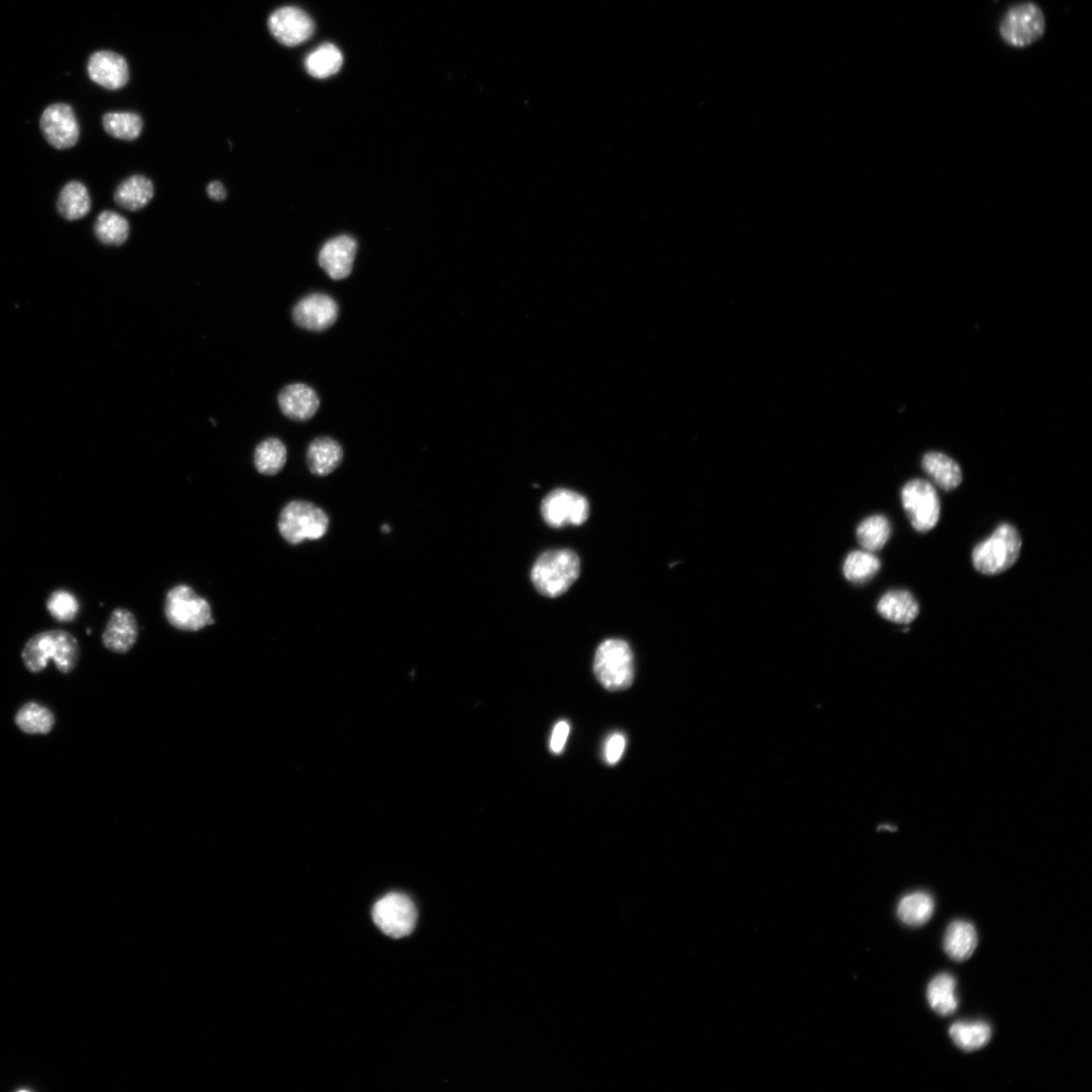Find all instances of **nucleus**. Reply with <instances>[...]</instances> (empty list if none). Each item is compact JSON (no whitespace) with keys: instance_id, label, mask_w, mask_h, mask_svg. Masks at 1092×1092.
<instances>
[{"instance_id":"nucleus-12","label":"nucleus","mask_w":1092,"mask_h":1092,"mask_svg":"<svg viewBox=\"0 0 1092 1092\" xmlns=\"http://www.w3.org/2000/svg\"><path fill=\"white\" fill-rule=\"evenodd\" d=\"M268 28L271 34L287 47H295L306 42L315 32L311 16L294 7L282 8L272 12Z\"/></svg>"},{"instance_id":"nucleus-37","label":"nucleus","mask_w":1092,"mask_h":1092,"mask_svg":"<svg viewBox=\"0 0 1092 1092\" xmlns=\"http://www.w3.org/2000/svg\"><path fill=\"white\" fill-rule=\"evenodd\" d=\"M207 193L212 199L216 200V202H221V200H224L227 196V191L220 181L211 182L207 188Z\"/></svg>"},{"instance_id":"nucleus-34","label":"nucleus","mask_w":1092,"mask_h":1092,"mask_svg":"<svg viewBox=\"0 0 1092 1092\" xmlns=\"http://www.w3.org/2000/svg\"><path fill=\"white\" fill-rule=\"evenodd\" d=\"M46 606L55 621L62 624L76 621L80 610L77 597L66 590H57L51 593Z\"/></svg>"},{"instance_id":"nucleus-6","label":"nucleus","mask_w":1092,"mask_h":1092,"mask_svg":"<svg viewBox=\"0 0 1092 1092\" xmlns=\"http://www.w3.org/2000/svg\"><path fill=\"white\" fill-rule=\"evenodd\" d=\"M278 527L287 543L298 545L324 537L330 528V517L313 503L291 501L283 508Z\"/></svg>"},{"instance_id":"nucleus-28","label":"nucleus","mask_w":1092,"mask_h":1092,"mask_svg":"<svg viewBox=\"0 0 1092 1092\" xmlns=\"http://www.w3.org/2000/svg\"><path fill=\"white\" fill-rule=\"evenodd\" d=\"M95 233L102 243L119 246L129 239L130 225L120 214L104 211L97 218Z\"/></svg>"},{"instance_id":"nucleus-16","label":"nucleus","mask_w":1092,"mask_h":1092,"mask_svg":"<svg viewBox=\"0 0 1092 1092\" xmlns=\"http://www.w3.org/2000/svg\"><path fill=\"white\" fill-rule=\"evenodd\" d=\"M356 249V241L352 237L339 236L323 246L319 263L332 280H344L351 276Z\"/></svg>"},{"instance_id":"nucleus-33","label":"nucleus","mask_w":1092,"mask_h":1092,"mask_svg":"<svg viewBox=\"0 0 1092 1092\" xmlns=\"http://www.w3.org/2000/svg\"><path fill=\"white\" fill-rule=\"evenodd\" d=\"M881 569V562L877 557L870 552H853L844 563V575L854 584H863L876 576Z\"/></svg>"},{"instance_id":"nucleus-8","label":"nucleus","mask_w":1092,"mask_h":1092,"mask_svg":"<svg viewBox=\"0 0 1092 1092\" xmlns=\"http://www.w3.org/2000/svg\"><path fill=\"white\" fill-rule=\"evenodd\" d=\"M905 514L915 530L925 534L940 520L941 504L935 488L924 480L908 482L901 490Z\"/></svg>"},{"instance_id":"nucleus-31","label":"nucleus","mask_w":1092,"mask_h":1092,"mask_svg":"<svg viewBox=\"0 0 1092 1092\" xmlns=\"http://www.w3.org/2000/svg\"><path fill=\"white\" fill-rule=\"evenodd\" d=\"M891 535V525L882 515L865 519L857 530V537L863 548L872 553L884 548Z\"/></svg>"},{"instance_id":"nucleus-1","label":"nucleus","mask_w":1092,"mask_h":1092,"mask_svg":"<svg viewBox=\"0 0 1092 1092\" xmlns=\"http://www.w3.org/2000/svg\"><path fill=\"white\" fill-rule=\"evenodd\" d=\"M80 658L77 637L64 630H46L31 637L22 651V660L31 672H41L50 661L62 673L76 669Z\"/></svg>"},{"instance_id":"nucleus-22","label":"nucleus","mask_w":1092,"mask_h":1092,"mask_svg":"<svg viewBox=\"0 0 1092 1092\" xmlns=\"http://www.w3.org/2000/svg\"><path fill=\"white\" fill-rule=\"evenodd\" d=\"M922 467L936 485L944 490L954 489L962 483L959 465L944 453H926L922 460Z\"/></svg>"},{"instance_id":"nucleus-18","label":"nucleus","mask_w":1092,"mask_h":1092,"mask_svg":"<svg viewBox=\"0 0 1092 1092\" xmlns=\"http://www.w3.org/2000/svg\"><path fill=\"white\" fill-rule=\"evenodd\" d=\"M343 461L341 445L330 437H320L308 445L307 462L309 471L318 477L330 475Z\"/></svg>"},{"instance_id":"nucleus-17","label":"nucleus","mask_w":1092,"mask_h":1092,"mask_svg":"<svg viewBox=\"0 0 1092 1092\" xmlns=\"http://www.w3.org/2000/svg\"><path fill=\"white\" fill-rule=\"evenodd\" d=\"M279 405L284 416L294 421H307L320 408L316 392L305 384H291L279 395Z\"/></svg>"},{"instance_id":"nucleus-13","label":"nucleus","mask_w":1092,"mask_h":1092,"mask_svg":"<svg viewBox=\"0 0 1092 1092\" xmlns=\"http://www.w3.org/2000/svg\"><path fill=\"white\" fill-rule=\"evenodd\" d=\"M338 316L337 303L331 297L320 293L303 298L293 309L294 322L303 330L313 332L330 330Z\"/></svg>"},{"instance_id":"nucleus-36","label":"nucleus","mask_w":1092,"mask_h":1092,"mask_svg":"<svg viewBox=\"0 0 1092 1092\" xmlns=\"http://www.w3.org/2000/svg\"><path fill=\"white\" fill-rule=\"evenodd\" d=\"M570 734V725L567 721H560L555 726L551 740V749L555 754H560L566 744Z\"/></svg>"},{"instance_id":"nucleus-35","label":"nucleus","mask_w":1092,"mask_h":1092,"mask_svg":"<svg viewBox=\"0 0 1092 1092\" xmlns=\"http://www.w3.org/2000/svg\"><path fill=\"white\" fill-rule=\"evenodd\" d=\"M626 739L622 734H614L609 738L605 748V759L608 763L615 764L621 761L626 750Z\"/></svg>"},{"instance_id":"nucleus-15","label":"nucleus","mask_w":1092,"mask_h":1092,"mask_svg":"<svg viewBox=\"0 0 1092 1092\" xmlns=\"http://www.w3.org/2000/svg\"><path fill=\"white\" fill-rule=\"evenodd\" d=\"M138 636L139 626L135 615L130 610L117 608L108 619L102 640L106 649L123 654L134 648Z\"/></svg>"},{"instance_id":"nucleus-25","label":"nucleus","mask_w":1092,"mask_h":1092,"mask_svg":"<svg viewBox=\"0 0 1092 1092\" xmlns=\"http://www.w3.org/2000/svg\"><path fill=\"white\" fill-rule=\"evenodd\" d=\"M935 909L933 898L926 892H915L904 897L898 908L899 920L910 926H921L931 920Z\"/></svg>"},{"instance_id":"nucleus-4","label":"nucleus","mask_w":1092,"mask_h":1092,"mask_svg":"<svg viewBox=\"0 0 1092 1092\" xmlns=\"http://www.w3.org/2000/svg\"><path fill=\"white\" fill-rule=\"evenodd\" d=\"M594 673L601 685L611 692L628 689L634 681V655L627 642L609 639L597 648Z\"/></svg>"},{"instance_id":"nucleus-20","label":"nucleus","mask_w":1092,"mask_h":1092,"mask_svg":"<svg viewBox=\"0 0 1092 1092\" xmlns=\"http://www.w3.org/2000/svg\"><path fill=\"white\" fill-rule=\"evenodd\" d=\"M978 937L972 923L964 921L952 922L944 939V949L952 960L963 962L974 953Z\"/></svg>"},{"instance_id":"nucleus-27","label":"nucleus","mask_w":1092,"mask_h":1092,"mask_svg":"<svg viewBox=\"0 0 1092 1092\" xmlns=\"http://www.w3.org/2000/svg\"><path fill=\"white\" fill-rule=\"evenodd\" d=\"M286 459V447L279 439L265 440L254 452L255 467L264 476L278 475L284 467Z\"/></svg>"},{"instance_id":"nucleus-10","label":"nucleus","mask_w":1092,"mask_h":1092,"mask_svg":"<svg viewBox=\"0 0 1092 1092\" xmlns=\"http://www.w3.org/2000/svg\"><path fill=\"white\" fill-rule=\"evenodd\" d=\"M541 515L544 522L553 528L580 526L590 516V504L575 490L557 489L543 499Z\"/></svg>"},{"instance_id":"nucleus-29","label":"nucleus","mask_w":1092,"mask_h":1092,"mask_svg":"<svg viewBox=\"0 0 1092 1092\" xmlns=\"http://www.w3.org/2000/svg\"><path fill=\"white\" fill-rule=\"evenodd\" d=\"M954 1043L965 1052H973L989 1044L991 1028L987 1023H956L950 1028Z\"/></svg>"},{"instance_id":"nucleus-5","label":"nucleus","mask_w":1092,"mask_h":1092,"mask_svg":"<svg viewBox=\"0 0 1092 1092\" xmlns=\"http://www.w3.org/2000/svg\"><path fill=\"white\" fill-rule=\"evenodd\" d=\"M164 614L169 624L180 631L196 632L215 624L209 601L184 584L168 592Z\"/></svg>"},{"instance_id":"nucleus-38","label":"nucleus","mask_w":1092,"mask_h":1092,"mask_svg":"<svg viewBox=\"0 0 1092 1092\" xmlns=\"http://www.w3.org/2000/svg\"><path fill=\"white\" fill-rule=\"evenodd\" d=\"M382 532L390 533L391 532L390 527H388V525H385L384 527H382Z\"/></svg>"},{"instance_id":"nucleus-21","label":"nucleus","mask_w":1092,"mask_h":1092,"mask_svg":"<svg viewBox=\"0 0 1092 1092\" xmlns=\"http://www.w3.org/2000/svg\"><path fill=\"white\" fill-rule=\"evenodd\" d=\"M154 196L152 181L143 175L126 178L115 193L118 206L126 211H139L148 206Z\"/></svg>"},{"instance_id":"nucleus-30","label":"nucleus","mask_w":1092,"mask_h":1092,"mask_svg":"<svg viewBox=\"0 0 1092 1092\" xmlns=\"http://www.w3.org/2000/svg\"><path fill=\"white\" fill-rule=\"evenodd\" d=\"M102 125L109 136L125 141L136 140L143 130L141 117L130 112L107 113L102 118Z\"/></svg>"},{"instance_id":"nucleus-23","label":"nucleus","mask_w":1092,"mask_h":1092,"mask_svg":"<svg viewBox=\"0 0 1092 1092\" xmlns=\"http://www.w3.org/2000/svg\"><path fill=\"white\" fill-rule=\"evenodd\" d=\"M955 990V978L950 974H940L928 985L926 990L928 1004L940 1015H951L958 1008Z\"/></svg>"},{"instance_id":"nucleus-32","label":"nucleus","mask_w":1092,"mask_h":1092,"mask_svg":"<svg viewBox=\"0 0 1092 1092\" xmlns=\"http://www.w3.org/2000/svg\"><path fill=\"white\" fill-rule=\"evenodd\" d=\"M15 721L26 734L46 735L51 732L55 720L48 708L38 703H28L18 712Z\"/></svg>"},{"instance_id":"nucleus-11","label":"nucleus","mask_w":1092,"mask_h":1092,"mask_svg":"<svg viewBox=\"0 0 1092 1092\" xmlns=\"http://www.w3.org/2000/svg\"><path fill=\"white\" fill-rule=\"evenodd\" d=\"M42 133L52 148L58 150L72 148L79 142L80 127L70 105L54 103L49 105L40 121Z\"/></svg>"},{"instance_id":"nucleus-26","label":"nucleus","mask_w":1092,"mask_h":1092,"mask_svg":"<svg viewBox=\"0 0 1092 1092\" xmlns=\"http://www.w3.org/2000/svg\"><path fill=\"white\" fill-rule=\"evenodd\" d=\"M342 64V54L333 44L320 46L307 55L305 62L308 75L318 80H325L336 75Z\"/></svg>"},{"instance_id":"nucleus-2","label":"nucleus","mask_w":1092,"mask_h":1092,"mask_svg":"<svg viewBox=\"0 0 1092 1092\" xmlns=\"http://www.w3.org/2000/svg\"><path fill=\"white\" fill-rule=\"evenodd\" d=\"M580 574V559L569 549L543 553L535 560L531 578L536 591L546 598L567 593Z\"/></svg>"},{"instance_id":"nucleus-24","label":"nucleus","mask_w":1092,"mask_h":1092,"mask_svg":"<svg viewBox=\"0 0 1092 1092\" xmlns=\"http://www.w3.org/2000/svg\"><path fill=\"white\" fill-rule=\"evenodd\" d=\"M57 207L60 215L68 221L86 216L91 209V198L86 187L80 181L68 182L60 193Z\"/></svg>"},{"instance_id":"nucleus-7","label":"nucleus","mask_w":1092,"mask_h":1092,"mask_svg":"<svg viewBox=\"0 0 1092 1092\" xmlns=\"http://www.w3.org/2000/svg\"><path fill=\"white\" fill-rule=\"evenodd\" d=\"M1045 16L1034 3L1009 10L999 26L1001 38L1013 48H1025L1040 40L1045 33Z\"/></svg>"},{"instance_id":"nucleus-14","label":"nucleus","mask_w":1092,"mask_h":1092,"mask_svg":"<svg viewBox=\"0 0 1092 1092\" xmlns=\"http://www.w3.org/2000/svg\"><path fill=\"white\" fill-rule=\"evenodd\" d=\"M88 76L94 82L117 90L129 81V66L121 55L111 51H99L88 61Z\"/></svg>"},{"instance_id":"nucleus-9","label":"nucleus","mask_w":1092,"mask_h":1092,"mask_svg":"<svg viewBox=\"0 0 1092 1092\" xmlns=\"http://www.w3.org/2000/svg\"><path fill=\"white\" fill-rule=\"evenodd\" d=\"M417 917L413 901L402 894H390L380 899L373 908L375 923L382 933L394 939L412 934Z\"/></svg>"},{"instance_id":"nucleus-19","label":"nucleus","mask_w":1092,"mask_h":1092,"mask_svg":"<svg viewBox=\"0 0 1092 1092\" xmlns=\"http://www.w3.org/2000/svg\"><path fill=\"white\" fill-rule=\"evenodd\" d=\"M877 611L891 623L908 625L919 616L920 605L912 593L896 590L886 593L880 599Z\"/></svg>"},{"instance_id":"nucleus-3","label":"nucleus","mask_w":1092,"mask_h":1092,"mask_svg":"<svg viewBox=\"0 0 1092 1092\" xmlns=\"http://www.w3.org/2000/svg\"><path fill=\"white\" fill-rule=\"evenodd\" d=\"M1021 535L1011 524L999 525L991 536L978 543L972 553L973 566L979 573L996 576L1010 570L1021 556Z\"/></svg>"}]
</instances>
